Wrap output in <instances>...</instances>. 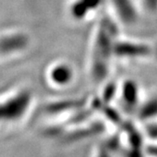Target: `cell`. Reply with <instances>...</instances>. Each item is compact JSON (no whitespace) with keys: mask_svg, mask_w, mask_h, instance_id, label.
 <instances>
[{"mask_svg":"<svg viewBox=\"0 0 157 157\" xmlns=\"http://www.w3.org/2000/svg\"><path fill=\"white\" fill-rule=\"evenodd\" d=\"M73 72L67 65H59L51 73L52 80L58 85H67L73 79Z\"/></svg>","mask_w":157,"mask_h":157,"instance_id":"8","label":"cell"},{"mask_svg":"<svg viewBox=\"0 0 157 157\" xmlns=\"http://www.w3.org/2000/svg\"><path fill=\"white\" fill-rule=\"evenodd\" d=\"M113 56L128 59H144L152 56V47L142 42L117 39L114 45Z\"/></svg>","mask_w":157,"mask_h":157,"instance_id":"2","label":"cell"},{"mask_svg":"<svg viewBox=\"0 0 157 157\" xmlns=\"http://www.w3.org/2000/svg\"><path fill=\"white\" fill-rule=\"evenodd\" d=\"M26 43L27 40L24 35L7 37L0 41V51L2 52H11L24 48Z\"/></svg>","mask_w":157,"mask_h":157,"instance_id":"7","label":"cell"},{"mask_svg":"<svg viewBox=\"0 0 157 157\" xmlns=\"http://www.w3.org/2000/svg\"><path fill=\"white\" fill-rule=\"evenodd\" d=\"M120 95L124 107L128 109L135 108L139 104V86L133 79H128L124 81L120 89Z\"/></svg>","mask_w":157,"mask_h":157,"instance_id":"5","label":"cell"},{"mask_svg":"<svg viewBox=\"0 0 157 157\" xmlns=\"http://www.w3.org/2000/svg\"><path fill=\"white\" fill-rule=\"evenodd\" d=\"M118 34L117 24L112 17H102L96 31L91 59V76L97 83L104 81L108 76Z\"/></svg>","mask_w":157,"mask_h":157,"instance_id":"1","label":"cell"},{"mask_svg":"<svg viewBox=\"0 0 157 157\" xmlns=\"http://www.w3.org/2000/svg\"><path fill=\"white\" fill-rule=\"evenodd\" d=\"M117 91L118 87L116 86V85L111 82V83L107 84V86L105 87V89L103 91L102 98H103L104 100H107V101H110L113 97H115Z\"/></svg>","mask_w":157,"mask_h":157,"instance_id":"10","label":"cell"},{"mask_svg":"<svg viewBox=\"0 0 157 157\" xmlns=\"http://www.w3.org/2000/svg\"><path fill=\"white\" fill-rule=\"evenodd\" d=\"M145 9L148 11L155 12L157 11V0H142Z\"/></svg>","mask_w":157,"mask_h":157,"instance_id":"11","label":"cell"},{"mask_svg":"<svg viewBox=\"0 0 157 157\" xmlns=\"http://www.w3.org/2000/svg\"><path fill=\"white\" fill-rule=\"evenodd\" d=\"M152 56L157 60V43L154 46H152Z\"/></svg>","mask_w":157,"mask_h":157,"instance_id":"12","label":"cell"},{"mask_svg":"<svg viewBox=\"0 0 157 157\" xmlns=\"http://www.w3.org/2000/svg\"><path fill=\"white\" fill-rule=\"evenodd\" d=\"M117 18L125 25H133L138 20L139 13L133 0H112Z\"/></svg>","mask_w":157,"mask_h":157,"instance_id":"3","label":"cell"},{"mask_svg":"<svg viewBox=\"0 0 157 157\" xmlns=\"http://www.w3.org/2000/svg\"><path fill=\"white\" fill-rule=\"evenodd\" d=\"M30 100L31 94L29 92H22L12 97L11 100L0 104V116H19L27 107Z\"/></svg>","mask_w":157,"mask_h":157,"instance_id":"4","label":"cell"},{"mask_svg":"<svg viewBox=\"0 0 157 157\" xmlns=\"http://www.w3.org/2000/svg\"><path fill=\"white\" fill-rule=\"evenodd\" d=\"M142 116H152L157 114V95L151 96L140 107Z\"/></svg>","mask_w":157,"mask_h":157,"instance_id":"9","label":"cell"},{"mask_svg":"<svg viewBox=\"0 0 157 157\" xmlns=\"http://www.w3.org/2000/svg\"><path fill=\"white\" fill-rule=\"evenodd\" d=\"M104 0H76L71 6V14L76 19H82L91 11L99 9Z\"/></svg>","mask_w":157,"mask_h":157,"instance_id":"6","label":"cell"}]
</instances>
